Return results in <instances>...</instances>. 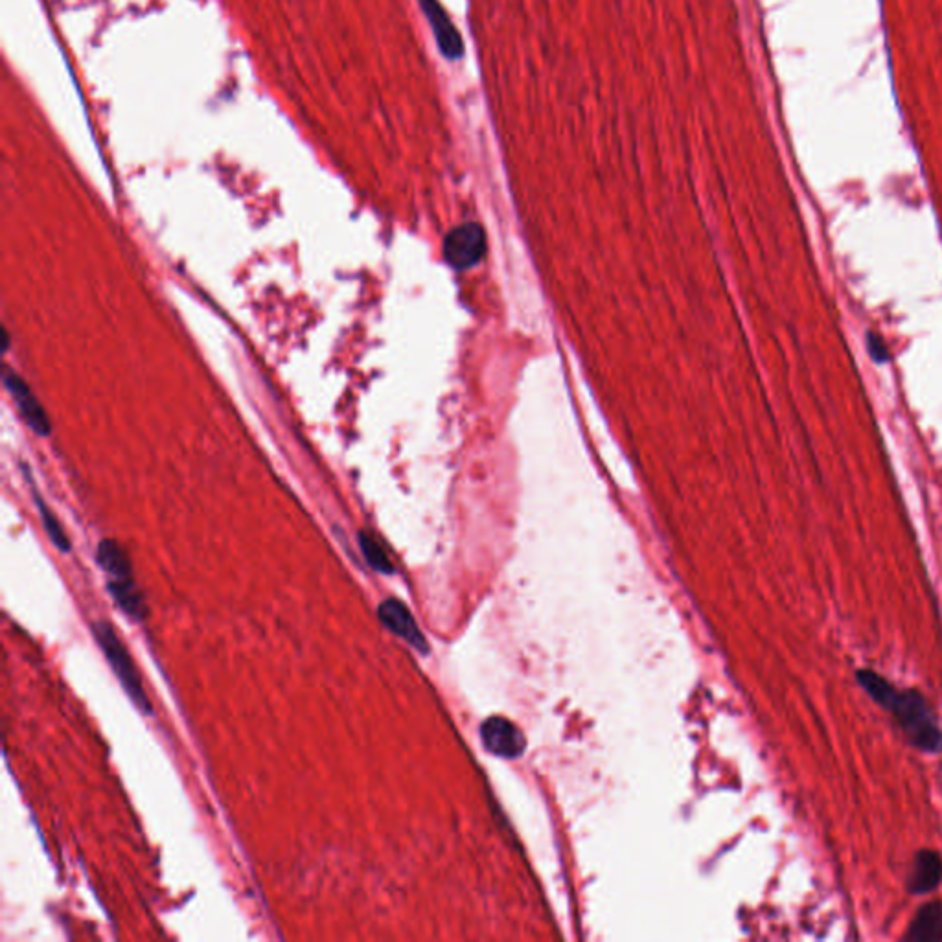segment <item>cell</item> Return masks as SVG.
I'll use <instances>...</instances> for the list:
<instances>
[{"label":"cell","mask_w":942,"mask_h":942,"mask_svg":"<svg viewBox=\"0 0 942 942\" xmlns=\"http://www.w3.org/2000/svg\"><path fill=\"white\" fill-rule=\"evenodd\" d=\"M882 707L895 714L902 731L922 751L937 753L942 749V731L928 701L917 690H891Z\"/></svg>","instance_id":"cell-1"},{"label":"cell","mask_w":942,"mask_h":942,"mask_svg":"<svg viewBox=\"0 0 942 942\" xmlns=\"http://www.w3.org/2000/svg\"><path fill=\"white\" fill-rule=\"evenodd\" d=\"M91 630L102 654L107 657L116 678L120 681V685L126 690L129 700L133 701L142 713L151 714V701L144 690L140 674L133 663V657L129 655L126 644L122 643L115 628L109 622L96 621L92 622Z\"/></svg>","instance_id":"cell-2"},{"label":"cell","mask_w":942,"mask_h":942,"mask_svg":"<svg viewBox=\"0 0 942 942\" xmlns=\"http://www.w3.org/2000/svg\"><path fill=\"white\" fill-rule=\"evenodd\" d=\"M486 251V236L481 225L466 223L451 230L444 240V256L448 264L464 271L479 264Z\"/></svg>","instance_id":"cell-3"},{"label":"cell","mask_w":942,"mask_h":942,"mask_svg":"<svg viewBox=\"0 0 942 942\" xmlns=\"http://www.w3.org/2000/svg\"><path fill=\"white\" fill-rule=\"evenodd\" d=\"M481 736L486 749L501 759H519L527 747L525 736L517 729V725L501 716L488 718L481 725Z\"/></svg>","instance_id":"cell-4"},{"label":"cell","mask_w":942,"mask_h":942,"mask_svg":"<svg viewBox=\"0 0 942 942\" xmlns=\"http://www.w3.org/2000/svg\"><path fill=\"white\" fill-rule=\"evenodd\" d=\"M378 617H380L381 624L387 630H391L394 635L402 637L403 641L411 644L414 650L427 654V648H429L427 641L420 632L418 624L414 621L413 613L407 609L403 602L396 600V598H387L385 602H381L380 608H378Z\"/></svg>","instance_id":"cell-5"},{"label":"cell","mask_w":942,"mask_h":942,"mask_svg":"<svg viewBox=\"0 0 942 942\" xmlns=\"http://www.w3.org/2000/svg\"><path fill=\"white\" fill-rule=\"evenodd\" d=\"M4 385H6L8 392L12 394V398L17 403L21 414H23L26 424L32 427L39 437L50 435V431H52L50 418H48L45 409L41 407L39 400L35 398L32 389L24 383L23 378L12 372V370H6L4 372Z\"/></svg>","instance_id":"cell-6"},{"label":"cell","mask_w":942,"mask_h":942,"mask_svg":"<svg viewBox=\"0 0 942 942\" xmlns=\"http://www.w3.org/2000/svg\"><path fill=\"white\" fill-rule=\"evenodd\" d=\"M427 21L433 26L437 35L438 46L449 59H459L462 56V43L457 28L449 21L448 13L442 10L437 0H420Z\"/></svg>","instance_id":"cell-7"},{"label":"cell","mask_w":942,"mask_h":942,"mask_svg":"<svg viewBox=\"0 0 942 942\" xmlns=\"http://www.w3.org/2000/svg\"><path fill=\"white\" fill-rule=\"evenodd\" d=\"M109 595L115 600L116 606L126 613L131 621H144L150 615L146 598L138 589L133 576L129 578H109L107 582Z\"/></svg>","instance_id":"cell-8"},{"label":"cell","mask_w":942,"mask_h":942,"mask_svg":"<svg viewBox=\"0 0 942 942\" xmlns=\"http://www.w3.org/2000/svg\"><path fill=\"white\" fill-rule=\"evenodd\" d=\"M942 880V860L933 851L917 852L913 860V869L909 874L908 887L913 895H926L933 891Z\"/></svg>","instance_id":"cell-9"},{"label":"cell","mask_w":942,"mask_h":942,"mask_svg":"<svg viewBox=\"0 0 942 942\" xmlns=\"http://www.w3.org/2000/svg\"><path fill=\"white\" fill-rule=\"evenodd\" d=\"M908 939L915 942L942 941V904L931 902L919 909L909 928Z\"/></svg>","instance_id":"cell-10"},{"label":"cell","mask_w":942,"mask_h":942,"mask_svg":"<svg viewBox=\"0 0 942 942\" xmlns=\"http://www.w3.org/2000/svg\"><path fill=\"white\" fill-rule=\"evenodd\" d=\"M96 562L109 575V578L133 576V563L118 541H100L98 551H96Z\"/></svg>","instance_id":"cell-11"},{"label":"cell","mask_w":942,"mask_h":942,"mask_svg":"<svg viewBox=\"0 0 942 942\" xmlns=\"http://www.w3.org/2000/svg\"><path fill=\"white\" fill-rule=\"evenodd\" d=\"M359 547H361V552H363L368 565L374 571H378L381 575L394 573L389 554L385 552L383 545L370 532H359Z\"/></svg>","instance_id":"cell-12"},{"label":"cell","mask_w":942,"mask_h":942,"mask_svg":"<svg viewBox=\"0 0 942 942\" xmlns=\"http://www.w3.org/2000/svg\"><path fill=\"white\" fill-rule=\"evenodd\" d=\"M35 503H37V506H39V516H41V521H43V527H45L46 534H48V538H50V541H52V543H54V545L58 547L59 551L69 552L70 551L69 536L65 534V530H63V527H61V523H59L58 517L52 514V510L48 508V505H46L43 499H39V497H35Z\"/></svg>","instance_id":"cell-13"}]
</instances>
